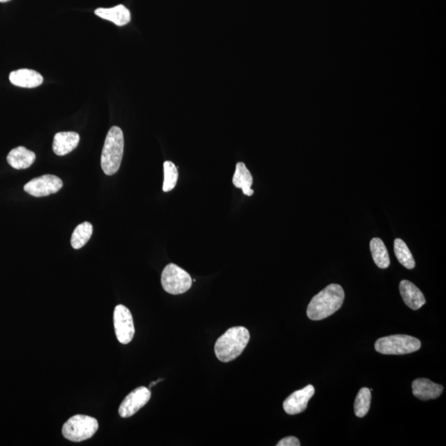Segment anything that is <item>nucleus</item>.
Returning <instances> with one entry per match:
<instances>
[{
    "instance_id": "412c9836",
    "label": "nucleus",
    "mask_w": 446,
    "mask_h": 446,
    "mask_svg": "<svg viewBox=\"0 0 446 446\" xmlns=\"http://www.w3.org/2000/svg\"><path fill=\"white\" fill-rule=\"evenodd\" d=\"M371 402V391L368 388H363L358 393L354 405L355 414L358 418H364L369 413Z\"/></svg>"
},
{
    "instance_id": "7ed1b4c3",
    "label": "nucleus",
    "mask_w": 446,
    "mask_h": 446,
    "mask_svg": "<svg viewBox=\"0 0 446 446\" xmlns=\"http://www.w3.org/2000/svg\"><path fill=\"white\" fill-rule=\"evenodd\" d=\"M124 151V133L119 126H112L105 139L102 151L101 167L105 174L113 176L119 172Z\"/></svg>"
},
{
    "instance_id": "4468645a",
    "label": "nucleus",
    "mask_w": 446,
    "mask_h": 446,
    "mask_svg": "<svg viewBox=\"0 0 446 446\" xmlns=\"http://www.w3.org/2000/svg\"><path fill=\"white\" fill-rule=\"evenodd\" d=\"M399 290L402 300L411 309L418 310L426 304V299L422 291L412 282L401 281Z\"/></svg>"
},
{
    "instance_id": "4be33fe9",
    "label": "nucleus",
    "mask_w": 446,
    "mask_h": 446,
    "mask_svg": "<svg viewBox=\"0 0 446 446\" xmlns=\"http://www.w3.org/2000/svg\"><path fill=\"white\" fill-rule=\"evenodd\" d=\"M178 168L176 165L172 161H165L164 163V192H170L174 189L178 181Z\"/></svg>"
},
{
    "instance_id": "393cba45",
    "label": "nucleus",
    "mask_w": 446,
    "mask_h": 446,
    "mask_svg": "<svg viewBox=\"0 0 446 446\" xmlns=\"http://www.w3.org/2000/svg\"><path fill=\"white\" fill-rule=\"evenodd\" d=\"M10 1V0H0V3H6Z\"/></svg>"
},
{
    "instance_id": "6ab92c4d",
    "label": "nucleus",
    "mask_w": 446,
    "mask_h": 446,
    "mask_svg": "<svg viewBox=\"0 0 446 446\" xmlns=\"http://www.w3.org/2000/svg\"><path fill=\"white\" fill-rule=\"evenodd\" d=\"M92 234H93V226L91 223L88 222L81 223L74 230L71 240L72 247L79 250L85 247L91 238Z\"/></svg>"
},
{
    "instance_id": "f8f14e48",
    "label": "nucleus",
    "mask_w": 446,
    "mask_h": 446,
    "mask_svg": "<svg viewBox=\"0 0 446 446\" xmlns=\"http://www.w3.org/2000/svg\"><path fill=\"white\" fill-rule=\"evenodd\" d=\"M413 393L422 401L438 399L444 388L427 379H418L413 382Z\"/></svg>"
},
{
    "instance_id": "5701e85b",
    "label": "nucleus",
    "mask_w": 446,
    "mask_h": 446,
    "mask_svg": "<svg viewBox=\"0 0 446 446\" xmlns=\"http://www.w3.org/2000/svg\"><path fill=\"white\" fill-rule=\"evenodd\" d=\"M300 445L299 439L295 436H288L279 441L277 446H299Z\"/></svg>"
},
{
    "instance_id": "dca6fc26",
    "label": "nucleus",
    "mask_w": 446,
    "mask_h": 446,
    "mask_svg": "<svg viewBox=\"0 0 446 446\" xmlns=\"http://www.w3.org/2000/svg\"><path fill=\"white\" fill-rule=\"evenodd\" d=\"M35 160H36L35 153L24 147L13 149L7 156L8 163L16 170L29 168L34 163Z\"/></svg>"
},
{
    "instance_id": "f3484780",
    "label": "nucleus",
    "mask_w": 446,
    "mask_h": 446,
    "mask_svg": "<svg viewBox=\"0 0 446 446\" xmlns=\"http://www.w3.org/2000/svg\"><path fill=\"white\" fill-rule=\"evenodd\" d=\"M233 183L235 187L242 190L245 195L251 197L254 195V190H251L253 177L243 163H238L236 166Z\"/></svg>"
},
{
    "instance_id": "0eeeda50",
    "label": "nucleus",
    "mask_w": 446,
    "mask_h": 446,
    "mask_svg": "<svg viewBox=\"0 0 446 446\" xmlns=\"http://www.w3.org/2000/svg\"><path fill=\"white\" fill-rule=\"evenodd\" d=\"M115 333L121 344L126 345L132 342L135 335L133 315L124 305H117L113 313Z\"/></svg>"
},
{
    "instance_id": "f03ea898",
    "label": "nucleus",
    "mask_w": 446,
    "mask_h": 446,
    "mask_svg": "<svg viewBox=\"0 0 446 446\" xmlns=\"http://www.w3.org/2000/svg\"><path fill=\"white\" fill-rule=\"evenodd\" d=\"M250 332L244 327H234L217 339L214 352L218 360L229 363L242 355L250 342Z\"/></svg>"
},
{
    "instance_id": "9d476101",
    "label": "nucleus",
    "mask_w": 446,
    "mask_h": 446,
    "mask_svg": "<svg viewBox=\"0 0 446 446\" xmlns=\"http://www.w3.org/2000/svg\"><path fill=\"white\" fill-rule=\"evenodd\" d=\"M314 393L315 388L313 386H308L300 390L292 393L283 402L284 411L288 415H296L304 412Z\"/></svg>"
},
{
    "instance_id": "f257e3e1",
    "label": "nucleus",
    "mask_w": 446,
    "mask_h": 446,
    "mask_svg": "<svg viewBox=\"0 0 446 446\" xmlns=\"http://www.w3.org/2000/svg\"><path fill=\"white\" fill-rule=\"evenodd\" d=\"M345 292L339 284L331 283L313 297L308 304L307 315L313 321L322 320L342 308Z\"/></svg>"
},
{
    "instance_id": "2eb2a0df",
    "label": "nucleus",
    "mask_w": 446,
    "mask_h": 446,
    "mask_svg": "<svg viewBox=\"0 0 446 446\" xmlns=\"http://www.w3.org/2000/svg\"><path fill=\"white\" fill-rule=\"evenodd\" d=\"M80 139V135L74 132L56 133L52 145L55 154L59 156L69 154L78 147Z\"/></svg>"
},
{
    "instance_id": "20e7f679",
    "label": "nucleus",
    "mask_w": 446,
    "mask_h": 446,
    "mask_svg": "<svg viewBox=\"0 0 446 446\" xmlns=\"http://www.w3.org/2000/svg\"><path fill=\"white\" fill-rule=\"evenodd\" d=\"M99 429L97 419L86 415H74L65 422L63 435L73 443H81L90 439Z\"/></svg>"
},
{
    "instance_id": "39448f33",
    "label": "nucleus",
    "mask_w": 446,
    "mask_h": 446,
    "mask_svg": "<svg viewBox=\"0 0 446 446\" xmlns=\"http://www.w3.org/2000/svg\"><path fill=\"white\" fill-rule=\"evenodd\" d=\"M422 343L416 338L408 335H393L380 338L375 343V349L383 355H406L419 351Z\"/></svg>"
},
{
    "instance_id": "1a4fd4ad",
    "label": "nucleus",
    "mask_w": 446,
    "mask_h": 446,
    "mask_svg": "<svg viewBox=\"0 0 446 446\" xmlns=\"http://www.w3.org/2000/svg\"><path fill=\"white\" fill-rule=\"evenodd\" d=\"M151 396L150 389L146 387L135 388L122 402L119 409V416L122 418L133 417L150 401Z\"/></svg>"
},
{
    "instance_id": "423d86ee",
    "label": "nucleus",
    "mask_w": 446,
    "mask_h": 446,
    "mask_svg": "<svg viewBox=\"0 0 446 446\" xmlns=\"http://www.w3.org/2000/svg\"><path fill=\"white\" fill-rule=\"evenodd\" d=\"M192 278L185 270L174 264L165 266L161 274V284L165 292L173 295L185 294L192 287Z\"/></svg>"
},
{
    "instance_id": "a211bd4d",
    "label": "nucleus",
    "mask_w": 446,
    "mask_h": 446,
    "mask_svg": "<svg viewBox=\"0 0 446 446\" xmlns=\"http://www.w3.org/2000/svg\"><path fill=\"white\" fill-rule=\"evenodd\" d=\"M372 257L376 265L380 269H387L390 265V259L383 240L378 238L371 240L370 243Z\"/></svg>"
},
{
    "instance_id": "9b49d317",
    "label": "nucleus",
    "mask_w": 446,
    "mask_h": 446,
    "mask_svg": "<svg viewBox=\"0 0 446 446\" xmlns=\"http://www.w3.org/2000/svg\"><path fill=\"white\" fill-rule=\"evenodd\" d=\"M10 81L13 85L21 88L33 89L42 84L43 77L33 69H20L10 73Z\"/></svg>"
},
{
    "instance_id": "ddd939ff",
    "label": "nucleus",
    "mask_w": 446,
    "mask_h": 446,
    "mask_svg": "<svg viewBox=\"0 0 446 446\" xmlns=\"http://www.w3.org/2000/svg\"><path fill=\"white\" fill-rule=\"evenodd\" d=\"M94 13L98 17L110 21L119 27L129 24L132 19L130 10L124 4L113 8H99Z\"/></svg>"
},
{
    "instance_id": "aec40b11",
    "label": "nucleus",
    "mask_w": 446,
    "mask_h": 446,
    "mask_svg": "<svg viewBox=\"0 0 446 446\" xmlns=\"http://www.w3.org/2000/svg\"><path fill=\"white\" fill-rule=\"evenodd\" d=\"M395 253L402 265L408 270L414 269L416 265L414 258L408 246L402 239L397 238L395 240Z\"/></svg>"
},
{
    "instance_id": "6e6552de",
    "label": "nucleus",
    "mask_w": 446,
    "mask_h": 446,
    "mask_svg": "<svg viewBox=\"0 0 446 446\" xmlns=\"http://www.w3.org/2000/svg\"><path fill=\"white\" fill-rule=\"evenodd\" d=\"M63 187V182L59 177L46 174V176L35 178L26 183L24 191L30 195L40 198V197L58 193Z\"/></svg>"
},
{
    "instance_id": "b1692460",
    "label": "nucleus",
    "mask_w": 446,
    "mask_h": 446,
    "mask_svg": "<svg viewBox=\"0 0 446 446\" xmlns=\"http://www.w3.org/2000/svg\"><path fill=\"white\" fill-rule=\"evenodd\" d=\"M156 383H158V381L152 382L150 384V387H149V388H152L153 386H156Z\"/></svg>"
}]
</instances>
